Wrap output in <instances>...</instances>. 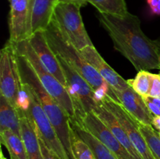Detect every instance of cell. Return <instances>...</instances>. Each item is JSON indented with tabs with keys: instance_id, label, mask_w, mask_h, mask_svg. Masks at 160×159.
Wrapping results in <instances>:
<instances>
[{
	"instance_id": "cell-21",
	"label": "cell",
	"mask_w": 160,
	"mask_h": 159,
	"mask_svg": "<svg viewBox=\"0 0 160 159\" xmlns=\"http://www.w3.org/2000/svg\"><path fill=\"white\" fill-rule=\"evenodd\" d=\"M100 13L123 16L128 12L125 0H87Z\"/></svg>"
},
{
	"instance_id": "cell-11",
	"label": "cell",
	"mask_w": 160,
	"mask_h": 159,
	"mask_svg": "<svg viewBox=\"0 0 160 159\" xmlns=\"http://www.w3.org/2000/svg\"><path fill=\"white\" fill-rule=\"evenodd\" d=\"M79 124L93 134L118 159H134L110 129L94 112L86 114Z\"/></svg>"
},
{
	"instance_id": "cell-34",
	"label": "cell",
	"mask_w": 160,
	"mask_h": 159,
	"mask_svg": "<svg viewBox=\"0 0 160 159\" xmlns=\"http://www.w3.org/2000/svg\"><path fill=\"white\" fill-rule=\"evenodd\" d=\"M159 132V136H160V132Z\"/></svg>"
},
{
	"instance_id": "cell-5",
	"label": "cell",
	"mask_w": 160,
	"mask_h": 159,
	"mask_svg": "<svg viewBox=\"0 0 160 159\" xmlns=\"http://www.w3.org/2000/svg\"><path fill=\"white\" fill-rule=\"evenodd\" d=\"M81 8L73 3L59 2L52 18L62 37L79 50L94 45L83 23Z\"/></svg>"
},
{
	"instance_id": "cell-29",
	"label": "cell",
	"mask_w": 160,
	"mask_h": 159,
	"mask_svg": "<svg viewBox=\"0 0 160 159\" xmlns=\"http://www.w3.org/2000/svg\"><path fill=\"white\" fill-rule=\"evenodd\" d=\"M153 15H160V0H146Z\"/></svg>"
},
{
	"instance_id": "cell-8",
	"label": "cell",
	"mask_w": 160,
	"mask_h": 159,
	"mask_svg": "<svg viewBox=\"0 0 160 159\" xmlns=\"http://www.w3.org/2000/svg\"><path fill=\"white\" fill-rule=\"evenodd\" d=\"M25 84V83H24ZM30 93V108L27 113L34 122L37 132L46 146L62 159H70L52 124L47 116L33 89L27 84Z\"/></svg>"
},
{
	"instance_id": "cell-33",
	"label": "cell",
	"mask_w": 160,
	"mask_h": 159,
	"mask_svg": "<svg viewBox=\"0 0 160 159\" xmlns=\"http://www.w3.org/2000/svg\"><path fill=\"white\" fill-rule=\"evenodd\" d=\"M0 156H1V157H0V159H6V157H5V156L3 155V153L1 151V154H0Z\"/></svg>"
},
{
	"instance_id": "cell-27",
	"label": "cell",
	"mask_w": 160,
	"mask_h": 159,
	"mask_svg": "<svg viewBox=\"0 0 160 159\" xmlns=\"http://www.w3.org/2000/svg\"><path fill=\"white\" fill-rule=\"evenodd\" d=\"M38 139H39V142H40L42 155H43V159H62L59 156H58L54 151L50 150L49 148L46 146L45 142L43 141V140H42L39 136H38Z\"/></svg>"
},
{
	"instance_id": "cell-6",
	"label": "cell",
	"mask_w": 160,
	"mask_h": 159,
	"mask_svg": "<svg viewBox=\"0 0 160 159\" xmlns=\"http://www.w3.org/2000/svg\"><path fill=\"white\" fill-rule=\"evenodd\" d=\"M67 80V90L73 101L77 121L81 123L84 115L98 105L94 98V90L89 83L70 65L56 55Z\"/></svg>"
},
{
	"instance_id": "cell-22",
	"label": "cell",
	"mask_w": 160,
	"mask_h": 159,
	"mask_svg": "<svg viewBox=\"0 0 160 159\" xmlns=\"http://www.w3.org/2000/svg\"><path fill=\"white\" fill-rule=\"evenodd\" d=\"M70 141L75 159H96L88 144L85 143L72 128L70 132Z\"/></svg>"
},
{
	"instance_id": "cell-30",
	"label": "cell",
	"mask_w": 160,
	"mask_h": 159,
	"mask_svg": "<svg viewBox=\"0 0 160 159\" xmlns=\"http://www.w3.org/2000/svg\"><path fill=\"white\" fill-rule=\"evenodd\" d=\"M62 2V3H73V4H77L79 6L82 7L84 6L88 3L87 0H58V3Z\"/></svg>"
},
{
	"instance_id": "cell-9",
	"label": "cell",
	"mask_w": 160,
	"mask_h": 159,
	"mask_svg": "<svg viewBox=\"0 0 160 159\" xmlns=\"http://www.w3.org/2000/svg\"><path fill=\"white\" fill-rule=\"evenodd\" d=\"M101 104L112 112L117 118L142 159H155L145 137L139 129L140 123H138L121 104L112 100L108 95Z\"/></svg>"
},
{
	"instance_id": "cell-4",
	"label": "cell",
	"mask_w": 160,
	"mask_h": 159,
	"mask_svg": "<svg viewBox=\"0 0 160 159\" xmlns=\"http://www.w3.org/2000/svg\"><path fill=\"white\" fill-rule=\"evenodd\" d=\"M12 45L17 52L27 58L42 86L45 87L46 91L63 108L66 112L68 114L70 121H77L74 105L69 94L68 90L45 68L33 49L29 41L26 40L18 43H12Z\"/></svg>"
},
{
	"instance_id": "cell-14",
	"label": "cell",
	"mask_w": 160,
	"mask_h": 159,
	"mask_svg": "<svg viewBox=\"0 0 160 159\" xmlns=\"http://www.w3.org/2000/svg\"><path fill=\"white\" fill-rule=\"evenodd\" d=\"M81 51L87 62L101 75L102 77L109 84V86L120 91H123L130 87L128 81L120 76L103 59L94 45L85 47L81 50Z\"/></svg>"
},
{
	"instance_id": "cell-26",
	"label": "cell",
	"mask_w": 160,
	"mask_h": 159,
	"mask_svg": "<svg viewBox=\"0 0 160 159\" xmlns=\"http://www.w3.org/2000/svg\"><path fill=\"white\" fill-rule=\"evenodd\" d=\"M109 87V84L107 82H105V84H102V86L94 90V98H95V101H96L98 105L102 103V101H104V99L108 95Z\"/></svg>"
},
{
	"instance_id": "cell-10",
	"label": "cell",
	"mask_w": 160,
	"mask_h": 159,
	"mask_svg": "<svg viewBox=\"0 0 160 159\" xmlns=\"http://www.w3.org/2000/svg\"><path fill=\"white\" fill-rule=\"evenodd\" d=\"M9 41L28 40L32 31V0H9Z\"/></svg>"
},
{
	"instance_id": "cell-18",
	"label": "cell",
	"mask_w": 160,
	"mask_h": 159,
	"mask_svg": "<svg viewBox=\"0 0 160 159\" xmlns=\"http://www.w3.org/2000/svg\"><path fill=\"white\" fill-rule=\"evenodd\" d=\"M5 130H10L21 137L18 109L0 94V132Z\"/></svg>"
},
{
	"instance_id": "cell-12",
	"label": "cell",
	"mask_w": 160,
	"mask_h": 159,
	"mask_svg": "<svg viewBox=\"0 0 160 159\" xmlns=\"http://www.w3.org/2000/svg\"><path fill=\"white\" fill-rule=\"evenodd\" d=\"M108 96L121 104L138 123L148 126L152 125L153 115L144 101L143 97L138 94L132 87H129L126 90L120 91L109 86Z\"/></svg>"
},
{
	"instance_id": "cell-28",
	"label": "cell",
	"mask_w": 160,
	"mask_h": 159,
	"mask_svg": "<svg viewBox=\"0 0 160 159\" xmlns=\"http://www.w3.org/2000/svg\"><path fill=\"white\" fill-rule=\"evenodd\" d=\"M144 98V101L146 103L147 106H148V109L151 112L152 115L153 116H160V108L157 104H156L155 103H153L152 101H150L148 98V97H145Z\"/></svg>"
},
{
	"instance_id": "cell-20",
	"label": "cell",
	"mask_w": 160,
	"mask_h": 159,
	"mask_svg": "<svg viewBox=\"0 0 160 159\" xmlns=\"http://www.w3.org/2000/svg\"><path fill=\"white\" fill-rule=\"evenodd\" d=\"M0 141L8 150L10 159H28L22 137L10 130L0 132Z\"/></svg>"
},
{
	"instance_id": "cell-13",
	"label": "cell",
	"mask_w": 160,
	"mask_h": 159,
	"mask_svg": "<svg viewBox=\"0 0 160 159\" xmlns=\"http://www.w3.org/2000/svg\"><path fill=\"white\" fill-rule=\"evenodd\" d=\"M28 41L48 71L67 88V80L60 62L47 41L45 31H39L34 32Z\"/></svg>"
},
{
	"instance_id": "cell-2",
	"label": "cell",
	"mask_w": 160,
	"mask_h": 159,
	"mask_svg": "<svg viewBox=\"0 0 160 159\" xmlns=\"http://www.w3.org/2000/svg\"><path fill=\"white\" fill-rule=\"evenodd\" d=\"M15 54L20 80L28 84L33 89L40 101L41 105L52 124L68 157L70 159H75L71 147V127L68 114L59 103L46 91L27 58L16 50Z\"/></svg>"
},
{
	"instance_id": "cell-35",
	"label": "cell",
	"mask_w": 160,
	"mask_h": 159,
	"mask_svg": "<svg viewBox=\"0 0 160 159\" xmlns=\"http://www.w3.org/2000/svg\"><path fill=\"white\" fill-rule=\"evenodd\" d=\"M159 76H160V71H159Z\"/></svg>"
},
{
	"instance_id": "cell-15",
	"label": "cell",
	"mask_w": 160,
	"mask_h": 159,
	"mask_svg": "<svg viewBox=\"0 0 160 159\" xmlns=\"http://www.w3.org/2000/svg\"><path fill=\"white\" fill-rule=\"evenodd\" d=\"M94 113L104 123V124L110 129L114 136L117 137V140L122 143L123 147L128 151V152L131 154L134 159H142L140 154L135 149L131 140L128 137V134L125 132L124 129L120 124L118 120L117 119L113 114L109 112L107 108L102 104L97 106L93 110Z\"/></svg>"
},
{
	"instance_id": "cell-16",
	"label": "cell",
	"mask_w": 160,
	"mask_h": 159,
	"mask_svg": "<svg viewBox=\"0 0 160 159\" xmlns=\"http://www.w3.org/2000/svg\"><path fill=\"white\" fill-rule=\"evenodd\" d=\"M20 115L21 137L24 143L28 159H43L37 129L27 112L18 110Z\"/></svg>"
},
{
	"instance_id": "cell-1",
	"label": "cell",
	"mask_w": 160,
	"mask_h": 159,
	"mask_svg": "<svg viewBox=\"0 0 160 159\" xmlns=\"http://www.w3.org/2000/svg\"><path fill=\"white\" fill-rule=\"evenodd\" d=\"M98 20L110 37L114 48L130 61L138 72L160 70V57L153 40L142 31L137 16L129 12L123 16L99 12Z\"/></svg>"
},
{
	"instance_id": "cell-24",
	"label": "cell",
	"mask_w": 160,
	"mask_h": 159,
	"mask_svg": "<svg viewBox=\"0 0 160 159\" xmlns=\"http://www.w3.org/2000/svg\"><path fill=\"white\" fill-rule=\"evenodd\" d=\"M150 72L146 70H141L138 72L134 79L128 80V85L132 87L138 94L145 98L149 96L150 90Z\"/></svg>"
},
{
	"instance_id": "cell-31",
	"label": "cell",
	"mask_w": 160,
	"mask_h": 159,
	"mask_svg": "<svg viewBox=\"0 0 160 159\" xmlns=\"http://www.w3.org/2000/svg\"><path fill=\"white\" fill-rule=\"evenodd\" d=\"M152 126L158 132H160V116H153L152 125Z\"/></svg>"
},
{
	"instance_id": "cell-17",
	"label": "cell",
	"mask_w": 160,
	"mask_h": 159,
	"mask_svg": "<svg viewBox=\"0 0 160 159\" xmlns=\"http://www.w3.org/2000/svg\"><path fill=\"white\" fill-rule=\"evenodd\" d=\"M58 0H32V31H45L51 22Z\"/></svg>"
},
{
	"instance_id": "cell-25",
	"label": "cell",
	"mask_w": 160,
	"mask_h": 159,
	"mask_svg": "<svg viewBox=\"0 0 160 159\" xmlns=\"http://www.w3.org/2000/svg\"><path fill=\"white\" fill-rule=\"evenodd\" d=\"M150 76V90L149 96L152 98H160V76L156 73H149Z\"/></svg>"
},
{
	"instance_id": "cell-19",
	"label": "cell",
	"mask_w": 160,
	"mask_h": 159,
	"mask_svg": "<svg viewBox=\"0 0 160 159\" xmlns=\"http://www.w3.org/2000/svg\"><path fill=\"white\" fill-rule=\"evenodd\" d=\"M70 126L78 136L88 144L96 159H118L100 140L76 121H70Z\"/></svg>"
},
{
	"instance_id": "cell-32",
	"label": "cell",
	"mask_w": 160,
	"mask_h": 159,
	"mask_svg": "<svg viewBox=\"0 0 160 159\" xmlns=\"http://www.w3.org/2000/svg\"><path fill=\"white\" fill-rule=\"evenodd\" d=\"M153 43H154L155 46H156V50L158 51V54H159L160 57V38L156 39V40H153Z\"/></svg>"
},
{
	"instance_id": "cell-3",
	"label": "cell",
	"mask_w": 160,
	"mask_h": 159,
	"mask_svg": "<svg viewBox=\"0 0 160 159\" xmlns=\"http://www.w3.org/2000/svg\"><path fill=\"white\" fill-rule=\"evenodd\" d=\"M44 31L52 51L64 59L73 70L80 73L89 83L94 90L106 82L101 75L87 62L81 50L78 49L62 37L52 20H51L48 27Z\"/></svg>"
},
{
	"instance_id": "cell-7",
	"label": "cell",
	"mask_w": 160,
	"mask_h": 159,
	"mask_svg": "<svg viewBox=\"0 0 160 159\" xmlns=\"http://www.w3.org/2000/svg\"><path fill=\"white\" fill-rule=\"evenodd\" d=\"M15 49L8 41L0 51V94L17 108V98L21 87Z\"/></svg>"
},
{
	"instance_id": "cell-23",
	"label": "cell",
	"mask_w": 160,
	"mask_h": 159,
	"mask_svg": "<svg viewBox=\"0 0 160 159\" xmlns=\"http://www.w3.org/2000/svg\"><path fill=\"white\" fill-rule=\"evenodd\" d=\"M139 129L145 137L155 159H160V136L152 126L139 123Z\"/></svg>"
}]
</instances>
